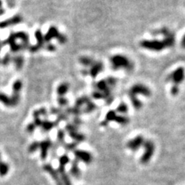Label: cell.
<instances>
[{"instance_id":"4fadbf2b","label":"cell","mask_w":185,"mask_h":185,"mask_svg":"<svg viewBox=\"0 0 185 185\" xmlns=\"http://www.w3.org/2000/svg\"><path fill=\"white\" fill-rule=\"evenodd\" d=\"M15 36H16V39H20L22 41V48L23 49H26L27 48H29V36L25 32L20 31L18 32V33H15Z\"/></svg>"},{"instance_id":"74e56055","label":"cell","mask_w":185,"mask_h":185,"mask_svg":"<svg viewBox=\"0 0 185 185\" xmlns=\"http://www.w3.org/2000/svg\"><path fill=\"white\" fill-rule=\"evenodd\" d=\"M57 101H58V103L59 104V106H66V105H67V103H69L68 102L67 99L64 98L63 96H59L57 99Z\"/></svg>"},{"instance_id":"60d3db41","label":"cell","mask_w":185,"mask_h":185,"mask_svg":"<svg viewBox=\"0 0 185 185\" xmlns=\"http://www.w3.org/2000/svg\"><path fill=\"white\" fill-rule=\"evenodd\" d=\"M93 96L96 100H100V99H104V96H103V94L100 91L96 90L94 91L93 93Z\"/></svg>"},{"instance_id":"4dcf8cb0","label":"cell","mask_w":185,"mask_h":185,"mask_svg":"<svg viewBox=\"0 0 185 185\" xmlns=\"http://www.w3.org/2000/svg\"><path fill=\"white\" fill-rule=\"evenodd\" d=\"M128 111V107L125 103H121L116 108V112L121 113H126Z\"/></svg>"},{"instance_id":"1f68e13d","label":"cell","mask_w":185,"mask_h":185,"mask_svg":"<svg viewBox=\"0 0 185 185\" xmlns=\"http://www.w3.org/2000/svg\"><path fill=\"white\" fill-rule=\"evenodd\" d=\"M96 108V106L95 105V103L91 102V101H89L87 103H86V109L84 110L85 113H90L93 112L95 109Z\"/></svg>"},{"instance_id":"8d00e7d4","label":"cell","mask_w":185,"mask_h":185,"mask_svg":"<svg viewBox=\"0 0 185 185\" xmlns=\"http://www.w3.org/2000/svg\"><path fill=\"white\" fill-rule=\"evenodd\" d=\"M180 87L178 85H173L171 89V93L172 96H177L179 93Z\"/></svg>"},{"instance_id":"277c9868","label":"cell","mask_w":185,"mask_h":185,"mask_svg":"<svg viewBox=\"0 0 185 185\" xmlns=\"http://www.w3.org/2000/svg\"><path fill=\"white\" fill-rule=\"evenodd\" d=\"M185 78V69L182 66L177 68L174 71L170 73L169 76L167 77L166 81L167 82H171L174 83V85L181 84L184 81Z\"/></svg>"},{"instance_id":"f1b7e54d","label":"cell","mask_w":185,"mask_h":185,"mask_svg":"<svg viewBox=\"0 0 185 185\" xmlns=\"http://www.w3.org/2000/svg\"><path fill=\"white\" fill-rule=\"evenodd\" d=\"M89 101H90V99L88 97H85L84 96V97L79 98V99L76 101V106H75L80 108L81 106H83V105L86 104V103L89 102Z\"/></svg>"},{"instance_id":"9a60e30c","label":"cell","mask_w":185,"mask_h":185,"mask_svg":"<svg viewBox=\"0 0 185 185\" xmlns=\"http://www.w3.org/2000/svg\"><path fill=\"white\" fill-rule=\"evenodd\" d=\"M103 69V65L101 62H94V63L91 66L90 69L89 71V74L92 76V78H96Z\"/></svg>"},{"instance_id":"bcb514c9","label":"cell","mask_w":185,"mask_h":185,"mask_svg":"<svg viewBox=\"0 0 185 185\" xmlns=\"http://www.w3.org/2000/svg\"><path fill=\"white\" fill-rule=\"evenodd\" d=\"M181 46L185 49V35L184 36V37L182 38V40H181Z\"/></svg>"},{"instance_id":"3957f363","label":"cell","mask_w":185,"mask_h":185,"mask_svg":"<svg viewBox=\"0 0 185 185\" xmlns=\"http://www.w3.org/2000/svg\"><path fill=\"white\" fill-rule=\"evenodd\" d=\"M140 45L145 49L154 52H161L166 48L164 41L157 40V39H152V40L145 39V40L141 41Z\"/></svg>"},{"instance_id":"7bdbcfd3","label":"cell","mask_w":185,"mask_h":185,"mask_svg":"<svg viewBox=\"0 0 185 185\" xmlns=\"http://www.w3.org/2000/svg\"><path fill=\"white\" fill-rule=\"evenodd\" d=\"M73 122H74V123H73V124L75 125V126H78V125H80V124H81V121H80V118H78L77 116H76V117H75L74 118V120H73Z\"/></svg>"},{"instance_id":"ba28073f","label":"cell","mask_w":185,"mask_h":185,"mask_svg":"<svg viewBox=\"0 0 185 185\" xmlns=\"http://www.w3.org/2000/svg\"><path fill=\"white\" fill-rule=\"evenodd\" d=\"M43 170H44L45 171H46V172L53 177V179L54 180L56 185H63V183H62L60 177H59V173H58L57 171H56V170L53 168V167L52 166L51 164H45L44 166H43Z\"/></svg>"},{"instance_id":"ee69618b","label":"cell","mask_w":185,"mask_h":185,"mask_svg":"<svg viewBox=\"0 0 185 185\" xmlns=\"http://www.w3.org/2000/svg\"><path fill=\"white\" fill-rule=\"evenodd\" d=\"M51 113H53V114H56V115H59V114H60V113H62V111L60 110H59V109H55V108H53V109H52V110H51Z\"/></svg>"},{"instance_id":"8fae6325","label":"cell","mask_w":185,"mask_h":185,"mask_svg":"<svg viewBox=\"0 0 185 185\" xmlns=\"http://www.w3.org/2000/svg\"><path fill=\"white\" fill-rule=\"evenodd\" d=\"M23 19L21 16L19 15H16V16H14L13 17L9 18V19H6V20L2 21L0 23V28L1 29H4V28L9 27V26H14V25L19 24L23 22Z\"/></svg>"},{"instance_id":"5bb4252c","label":"cell","mask_w":185,"mask_h":185,"mask_svg":"<svg viewBox=\"0 0 185 185\" xmlns=\"http://www.w3.org/2000/svg\"><path fill=\"white\" fill-rule=\"evenodd\" d=\"M144 140L142 136H137L127 143V147L132 151H136L143 144Z\"/></svg>"},{"instance_id":"7c38bea8","label":"cell","mask_w":185,"mask_h":185,"mask_svg":"<svg viewBox=\"0 0 185 185\" xmlns=\"http://www.w3.org/2000/svg\"><path fill=\"white\" fill-rule=\"evenodd\" d=\"M52 146V142L49 139H46L39 143V148L41 151V158L43 160L46 159L48 155V151Z\"/></svg>"},{"instance_id":"d4e9b609","label":"cell","mask_w":185,"mask_h":185,"mask_svg":"<svg viewBox=\"0 0 185 185\" xmlns=\"http://www.w3.org/2000/svg\"><path fill=\"white\" fill-rule=\"evenodd\" d=\"M9 171V166L7 163H4L2 161L0 163V176L4 177L7 175Z\"/></svg>"},{"instance_id":"ab89813d","label":"cell","mask_w":185,"mask_h":185,"mask_svg":"<svg viewBox=\"0 0 185 185\" xmlns=\"http://www.w3.org/2000/svg\"><path fill=\"white\" fill-rule=\"evenodd\" d=\"M36 128V125L34 124V123H30L28 124L27 126H26V131H27L28 133H29V134H32V133L34 132Z\"/></svg>"},{"instance_id":"4316f807","label":"cell","mask_w":185,"mask_h":185,"mask_svg":"<svg viewBox=\"0 0 185 185\" xmlns=\"http://www.w3.org/2000/svg\"><path fill=\"white\" fill-rule=\"evenodd\" d=\"M80 63L85 66H92L93 63H94V61H93V59H91L90 57H88V56H82V57L80 58Z\"/></svg>"},{"instance_id":"5b68a950","label":"cell","mask_w":185,"mask_h":185,"mask_svg":"<svg viewBox=\"0 0 185 185\" xmlns=\"http://www.w3.org/2000/svg\"><path fill=\"white\" fill-rule=\"evenodd\" d=\"M129 94L134 95V96H136L137 94L143 95V96H151V90L146 85L141 84V83H137V84L134 85L131 88V90L129 91Z\"/></svg>"},{"instance_id":"d6986e66","label":"cell","mask_w":185,"mask_h":185,"mask_svg":"<svg viewBox=\"0 0 185 185\" xmlns=\"http://www.w3.org/2000/svg\"><path fill=\"white\" fill-rule=\"evenodd\" d=\"M59 123V121H55V122H50V121L45 120V121H42L41 128L42 130H43V132H49V131H50L54 126H57Z\"/></svg>"},{"instance_id":"c3c4849f","label":"cell","mask_w":185,"mask_h":185,"mask_svg":"<svg viewBox=\"0 0 185 185\" xmlns=\"http://www.w3.org/2000/svg\"><path fill=\"white\" fill-rule=\"evenodd\" d=\"M2 6H3V2L2 0H0V9H2Z\"/></svg>"},{"instance_id":"7a4b0ae2","label":"cell","mask_w":185,"mask_h":185,"mask_svg":"<svg viewBox=\"0 0 185 185\" xmlns=\"http://www.w3.org/2000/svg\"><path fill=\"white\" fill-rule=\"evenodd\" d=\"M152 34L154 36L157 35H163L164 39H163L164 41L166 48H171L174 46L175 44V34L173 32L170 30L168 28L163 27L161 29H158V30H155L154 32H152Z\"/></svg>"},{"instance_id":"e0dca14e","label":"cell","mask_w":185,"mask_h":185,"mask_svg":"<svg viewBox=\"0 0 185 185\" xmlns=\"http://www.w3.org/2000/svg\"><path fill=\"white\" fill-rule=\"evenodd\" d=\"M69 162V157L66 154L63 155L59 157V168H58V173L59 174H63V173L66 172L65 171V167L66 164H68V163Z\"/></svg>"},{"instance_id":"f35d334b","label":"cell","mask_w":185,"mask_h":185,"mask_svg":"<svg viewBox=\"0 0 185 185\" xmlns=\"http://www.w3.org/2000/svg\"><path fill=\"white\" fill-rule=\"evenodd\" d=\"M106 83H107V84L109 85L110 86H112V87H113V86H116V82H117V80H116V79H115V78L113 77H108L107 79L106 80Z\"/></svg>"},{"instance_id":"d6a6232c","label":"cell","mask_w":185,"mask_h":185,"mask_svg":"<svg viewBox=\"0 0 185 185\" xmlns=\"http://www.w3.org/2000/svg\"><path fill=\"white\" fill-rule=\"evenodd\" d=\"M78 143L76 142H73L69 143V144H66L64 145V148L66 151H74L76 149V146H77Z\"/></svg>"},{"instance_id":"8992f818","label":"cell","mask_w":185,"mask_h":185,"mask_svg":"<svg viewBox=\"0 0 185 185\" xmlns=\"http://www.w3.org/2000/svg\"><path fill=\"white\" fill-rule=\"evenodd\" d=\"M66 130L69 133V136L74 140L76 143H81L85 140V136L82 134H80L77 131V127L74 124L68 123L66 126Z\"/></svg>"},{"instance_id":"9c48e42d","label":"cell","mask_w":185,"mask_h":185,"mask_svg":"<svg viewBox=\"0 0 185 185\" xmlns=\"http://www.w3.org/2000/svg\"><path fill=\"white\" fill-rule=\"evenodd\" d=\"M3 45L8 44L10 46V49L13 53H16V52L22 50L23 48H22V45L17 44L16 43V38L15 36V33H12L10 35H9V38L6 39V41L3 42Z\"/></svg>"},{"instance_id":"836d02e7","label":"cell","mask_w":185,"mask_h":185,"mask_svg":"<svg viewBox=\"0 0 185 185\" xmlns=\"http://www.w3.org/2000/svg\"><path fill=\"white\" fill-rule=\"evenodd\" d=\"M12 60V58H11V56L9 53H6V55H5V56L3 57V59L1 60V63L3 65V66H8V65L9 64V63H10Z\"/></svg>"},{"instance_id":"30bf717a","label":"cell","mask_w":185,"mask_h":185,"mask_svg":"<svg viewBox=\"0 0 185 185\" xmlns=\"http://www.w3.org/2000/svg\"><path fill=\"white\" fill-rule=\"evenodd\" d=\"M144 146L145 149H146V151H145L144 156L141 158V163H143V164H146L149 161L154 151V145L153 144L152 141H146L144 144Z\"/></svg>"},{"instance_id":"ffe728a7","label":"cell","mask_w":185,"mask_h":185,"mask_svg":"<svg viewBox=\"0 0 185 185\" xmlns=\"http://www.w3.org/2000/svg\"><path fill=\"white\" fill-rule=\"evenodd\" d=\"M35 37H36V41H37V44L36 45V46L39 50L41 48H43V46H44V43H45L44 36H43V34H42V32L40 29H36V33H35Z\"/></svg>"},{"instance_id":"603a6c76","label":"cell","mask_w":185,"mask_h":185,"mask_svg":"<svg viewBox=\"0 0 185 185\" xmlns=\"http://www.w3.org/2000/svg\"><path fill=\"white\" fill-rule=\"evenodd\" d=\"M57 93L59 95V96H63L67 91L69 90V84H67L66 83H63L59 85L57 87Z\"/></svg>"},{"instance_id":"e575fe53","label":"cell","mask_w":185,"mask_h":185,"mask_svg":"<svg viewBox=\"0 0 185 185\" xmlns=\"http://www.w3.org/2000/svg\"><path fill=\"white\" fill-rule=\"evenodd\" d=\"M57 140H58V142H59V144H64L65 133H64V131H62V130H59V131H58Z\"/></svg>"},{"instance_id":"cb8c5ba5","label":"cell","mask_w":185,"mask_h":185,"mask_svg":"<svg viewBox=\"0 0 185 185\" xmlns=\"http://www.w3.org/2000/svg\"><path fill=\"white\" fill-rule=\"evenodd\" d=\"M113 121L118 123L119 124L125 126V125H127L128 123H130V119L128 117H126V116H120V115L116 114V116H115L114 119H113Z\"/></svg>"},{"instance_id":"b9f144b4","label":"cell","mask_w":185,"mask_h":185,"mask_svg":"<svg viewBox=\"0 0 185 185\" xmlns=\"http://www.w3.org/2000/svg\"><path fill=\"white\" fill-rule=\"evenodd\" d=\"M46 49L49 52H54L56 50V46L54 45L51 44V43H47V45L46 46Z\"/></svg>"},{"instance_id":"681fc988","label":"cell","mask_w":185,"mask_h":185,"mask_svg":"<svg viewBox=\"0 0 185 185\" xmlns=\"http://www.w3.org/2000/svg\"><path fill=\"white\" fill-rule=\"evenodd\" d=\"M2 161H1V154H0V163H1Z\"/></svg>"},{"instance_id":"484cf974","label":"cell","mask_w":185,"mask_h":185,"mask_svg":"<svg viewBox=\"0 0 185 185\" xmlns=\"http://www.w3.org/2000/svg\"><path fill=\"white\" fill-rule=\"evenodd\" d=\"M22 87H23V83L19 80L15 81L13 85V91L14 94H19Z\"/></svg>"},{"instance_id":"f6af8a7d","label":"cell","mask_w":185,"mask_h":185,"mask_svg":"<svg viewBox=\"0 0 185 185\" xmlns=\"http://www.w3.org/2000/svg\"><path fill=\"white\" fill-rule=\"evenodd\" d=\"M14 2H15V0H7V3H8V6H9V7H10V8L14 7Z\"/></svg>"},{"instance_id":"ac0fdd59","label":"cell","mask_w":185,"mask_h":185,"mask_svg":"<svg viewBox=\"0 0 185 185\" xmlns=\"http://www.w3.org/2000/svg\"><path fill=\"white\" fill-rule=\"evenodd\" d=\"M78 163H79V161L77 159L73 160L72 162V165H71L70 168V174L72 176L74 177L79 179L81 175V171L80 170L79 166H78Z\"/></svg>"},{"instance_id":"f546056e","label":"cell","mask_w":185,"mask_h":185,"mask_svg":"<svg viewBox=\"0 0 185 185\" xmlns=\"http://www.w3.org/2000/svg\"><path fill=\"white\" fill-rule=\"evenodd\" d=\"M39 148V143L38 141H34L33 143L29 145V148H28V151L29 153H34L35 151H37Z\"/></svg>"},{"instance_id":"52a82bcc","label":"cell","mask_w":185,"mask_h":185,"mask_svg":"<svg viewBox=\"0 0 185 185\" xmlns=\"http://www.w3.org/2000/svg\"><path fill=\"white\" fill-rule=\"evenodd\" d=\"M73 153H74L75 157H76V159H77L79 161H83V163L87 164L92 162L93 156L90 153L82 151V150H75Z\"/></svg>"},{"instance_id":"83f0119b","label":"cell","mask_w":185,"mask_h":185,"mask_svg":"<svg viewBox=\"0 0 185 185\" xmlns=\"http://www.w3.org/2000/svg\"><path fill=\"white\" fill-rule=\"evenodd\" d=\"M60 179L63 185H72V182H71L70 179H69V175L66 174V172L60 174Z\"/></svg>"},{"instance_id":"7402d4cb","label":"cell","mask_w":185,"mask_h":185,"mask_svg":"<svg viewBox=\"0 0 185 185\" xmlns=\"http://www.w3.org/2000/svg\"><path fill=\"white\" fill-rule=\"evenodd\" d=\"M0 102L3 103L5 106H8V107L13 106V100H12L11 98L9 97L8 96H6V95L4 94L3 93H0Z\"/></svg>"},{"instance_id":"d590c367","label":"cell","mask_w":185,"mask_h":185,"mask_svg":"<svg viewBox=\"0 0 185 185\" xmlns=\"http://www.w3.org/2000/svg\"><path fill=\"white\" fill-rule=\"evenodd\" d=\"M56 39H57L58 42H59L60 44H65V43L67 42V38H66V36H65V35L62 34V33H59L58 37L56 38Z\"/></svg>"},{"instance_id":"6da1fadb","label":"cell","mask_w":185,"mask_h":185,"mask_svg":"<svg viewBox=\"0 0 185 185\" xmlns=\"http://www.w3.org/2000/svg\"><path fill=\"white\" fill-rule=\"evenodd\" d=\"M110 63L113 70H119L123 69L126 71L133 70L134 69V63H132L126 56L123 55H114L110 58Z\"/></svg>"},{"instance_id":"2e32d148","label":"cell","mask_w":185,"mask_h":185,"mask_svg":"<svg viewBox=\"0 0 185 185\" xmlns=\"http://www.w3.org/2000/svg\"><path fill=\"white\" fill-rule=\"evenodd\" d=\"M59 31H58V29L56 27V26H50L49 30H48L47 33H46V34L44 36L45 42L49 43V42H50L53 39H56V38L58 37V36H59Z\"/></svg>"},{"instance_id":"7dc6e473","label":"cell","mask_w":185,"mask_h":185,"mask_svg":"<svg viewBox=\"0 0 185 185\" xmlns=\"http://www.w3.org/2000/svg\"><path fill=\"white\" fill-rule=\"evenodd\" d=\"M3 46H4V45H3V43H0V53H1V49H2V48H3ZM0 63H1V59H0Z\"/></svg>"},{"instance_id":"44dd1931","label":"cell","mask_w":185,"mask_h":185,"mask_svg":"<svg viewBox=\"0 0 185 185\" xmlns=\"http://www.w3.org/2000/svg\"><path fill=\"white\" fill-rule=\"evenodd\" d=\"M12 60L14 63L15 66L17 70H20L23 66V63H24V59L20 55H18V56H14V57L12 59Z\"/></svg>"}]
</instances>
